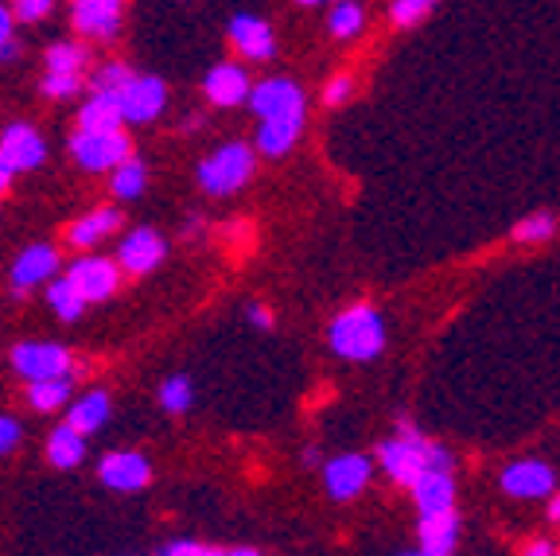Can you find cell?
<instances>
[{"instance_id":"25","label":"cell","mask_w":560,"mask_h":556,"mask_svg":"<svg viewBox=\"0 0 560 556\" xmlns=\"http://www.w3.org/2000/svg\"><path fill=\"white\" fill-rule=\"evenodd\" d=\"M105 417H109V397H105L102 390H94V393H86V397L79 401V405H74V409H70V425L79 428V432H97V428L105 425Z\"/></svg>"},{"instance_id":"18","label":"cell","mask_w":560,"mask_h":556,"mask_svg":"<svg viewBox=\"0 0 560 556\" xmlns=\"http://www.w3.org/2000/svg\"><path fill=\"white\" fill-rule=\"evenodd\" d=\"M97 475H102L105 487H114V490H140L152 478V467H149L144 455L117 452V455H105L102 467H97Z\"/></svg>"},{"instance_id":"21","label":"cell","mask_w":560,"mask_h":556,"mask_svg":"<svg viewBox=\"0 0 560 556\" xmlns=\"http://www.w3.org/2000/svg\"><path fill=\"white\" fill-rule=\"evenodd\" d=\"M55 265H59V257H55L51 245H32L27 253H20L16 269H12L16 292H27V288H35L39 280H47L55 273Z\"/></svg>"},{"instance_id":"31","label":"cell","mask_w":560,"mask_h":556,"mask_svg":"<svg viewBox=\"0 0 560 556\" xmlns=\"http://www.w3.org/2000/svg\"><path fill=\"white\" fill-rule=\"evenodd\" d=\"M432 9H436V0H394L389 20H394V27H417Z\"/></svg>"},{"instance_id":"12","label":"cell","mask_w":560,"mask_h":556,"mask_svg":"<svg viewBox=\"0 0 560 556\" xmlns=\"http://www.w3.org/2000/svg\"><path fill=\"white\" fill-rule=\"evenodd\" d=\"M117 262H121V269L132 273V277H144V273H152L164 262V238H160L156 230H132V234L121 238Z\"/></svg>"},{"instance_id":"34","label":"cell","mask_w":560,"mask_h":556,"mask_svg":"<svg viewBox=\"0 0 560 556\" xmlns=\"http://www.w3.org/2000/svg\"><path fill=\"white\" fill-rule=\"evenodd\" d=\"M350 94H354V74H335V79L324 86V97H319V102H324L327 109H335V105L350 102Z\"/></svg>"},{"instance_id":"43","label":"cell","mask_w":560,"mask_h":556,"mask_svg":"<svg viewBox=\"0 0 560 556\" xmlns=\"http://www.w3.org/2000/svg\"><path fill=\"white\" fill-rule=\"evenodd\" d=\"M549 522H560V490L549 495Z\"/></svg>"},{"instance_id":"28","label":"cell","mask_w":560,"mask_h":556,"mask_svg":"<svg viewBox=\"0 0 560 556\" xmlns=\"http://www.w3.org/2000/svg\"><path fill=\"white\" fill-rule=\"evenodd\" d=\"M86 304H90V300L79 292V288H74V280H70V277L55 280V285H51V308L59 312V320H79Z\"/></svg>"},{"instance_id":"42","label":"cell","mask_w":560,"mask_h":556,"mask_svg":"<svg viewBox=\"0 0 560 556\" xmlns=\"http://www.w3.org/2000/svg\"><path fill=\"white\" fill-rule=\"evenodd\" d=\"M300 463H304V467H324V455H319V448H304Z\"/></svg>"},{"instance_id":"4","label":"cell","mask_w":560,"mask_h":556,"mask_svg":"<svg viewBox=\"0 0 560 556\" xmlns=\"http://www.w3.org/2000/svg\"><path fill=\"white\" fill-rule=\"evenodd\" d=\"M502 495L517 498V502H549V495L557 490V471L545 460H514L502 467L499 475Z\"/></svg>"},{"instance_id":"19","label":"cell","mask_w":560,"mask_h":556,"mask_svg":"<svg viewBox=\"0 0 560 556\" xmlns=\"http://www.w3.org/2000/svg\"><path fill=\"white\" fill-rule=\"evenodd\" d=\"M121 24V0H74V27L82 35L114 39Z\"/></svg>"},{"instance_id":"1","label":"cell","mask_w":560,"mask_h":556,"mask_svg":"<svg viewBox=\"0 0 560 556\" xmlns=\"http://www.w3.org/2000/svg\"><path fill=\"white\" fill-rule=\"evenodd\" d=\"M377 467H382V475L389 478L394 487L409 490L424 471L455 467V463H452V452H447L440 440L424 436L417 425H409V420H397V432L377 443Z\"/></svg>"},{"instance_id":"15","label":"cell","mask_w":560,"mask_h":556,"mask_svg":"<svg viewBox=\"0 0 560 556\" xmlns=\"http://www.w3.org/2000/svg\"><path fill=\"white\" fill-rule=\"evenodd\" d=\"M202 94L214 105H222V109H230V105L249 102L254 82H249V74H245L237 62H219V67L207 74V82H202Z\"/></svg>"},{"instance_id":"24","label":"cell","mask_w":560,"mask_h":556,"mask_svg":"<svg viewBox=\"0 0 560 556\" xmlns=\"http://www.w3.org/2000/svg\"><path fill=\"white\" fill-rule=\"evenodd\" d=\"M552 234H557V215H552V210H534V215L517 218L514 230H510V238H514L517 245H541V242H549Z\"/></svg>"},{"instance_id":"2","label":"cell","mask_w":560,"mask_h":556,"mask_svg":"<svg viewBox=\"0 0 560 556\" xmlns=\"http://www.w3.org/2000/svg\"><path fill=\"white\" fill-rule=\"evenodd\" d=\"M327 347L342 362H374L385 350V320L374 304H350L327 327Z\"/></svg>"},{"instance_id":"8","label":"cell","mask_w":560,"mask_h":556,"mask_svg":"<svg viewBox=\"0 0 560 556\" xmlns=\"http://www.w3.org/2000/svg\"><path fill=\"white\" fill-rule=\"evenodd\" d=\"M459 533H464V518L459 510H440V513H420L417 522V553L424 556H452L459 548Z\"/></svg>"},{"instance_id":"10","label":"cell","mask_w":560,"mask_h":556,"mask_svg":"<svg viewBox=\"0 0 560 556\" xmlns=\"http://www.w3.org/2000/svg\"><path fill=\"white\" fill-rule=\"evenodd\" d=\"M230 44L242 59L249 62H269L277 55V39H272V27L261 16H234L230 20Z\"/></svg>"},{"instance_id":"47","label":"cell","mask_w":560,"mask_h":556,"mask_svg":"<svg viewBox=\"0 0 560 556\" xmlns=\"http://www.w3.org/2000/svg\"><path fill=\"white\" fill-rule=\"evenodd\" d=\"M327 4H339V0H327Z\"/></svg>"},{"instance_id":"20","label":"cell","mask_w":560,"mask_h":556,"mask_svg":"<svg viewBox=\"0 0 560 556\" xmlns=\"http://www.w3.org/2000/svg\"><path fill=\"white\" fill-rule=\"evenodd\" d=\"M125 109H121V90H94L79 114V129H121Z\"/></svg>"},{"instance_id":"46","label":"cell","mask_w":560,"mask_h":556,"mask_svg":"<svg viewBox=\"0 0 560 556\" xmlns=\"http://www.w3.org/2000/svg\"><path fill=\"white\" fill-rule=\"evenodd\" d=\"M296 4H304V9H315V4H327V0H296Z\"/></svg>"},{"instance_id":"27","label":"cell","mask_w":560,"mask_h":556,"mask_svg":"<svg viewBox=\"0 0 560 556\" xmlns=\"http://www.w3.org/2000/svg\"><path fill=\"white\" fill-rule=\"evenodd\" d=\"M70 382L67 378H44V382H32L27 385V401H32L39 413H55L67 401Z\"/></svg>"},{"instance_id":"45","label":"cell","mask_w":560,"mask_h":556,"mask_svg":"<svg viewBox=\"0 0 560 556\" xmlns=\"http://www.w3.org/2000/svg\"><path fill=\"white\" fill-rule=\"evenodd\" d=\"M0 59H16V44H12V39L9 44H0Z\"/></svg>"},{"instance_id":"7","label":"cell","mask_w":560,"mask_h":556,"mask_svg":"<svg viewBox=\"0 0 560 556\" xmlns=\"http://www.w3.org/2000/svg\"><path fill=\"white\" fill-rule=\"evenodd\" d=\"M12 366L27 382H44V378H67L70 374V355L55 343H20L12 350Z\"/></svg>"},{"instance_id":"14","label":"cell","mask_w":560,"mask_h":556,"mask_svg":"<svg viewBox=\"0 0 560 556\" xmlns=\"http://www.w3.org/2000/svg\"><path fill=\"white\" fill-rule=\"evenodd\" d=\"M455 467H432L417 478L409 487L412 506L417 513H440V510H452L455 506Z\"/></svg>"},{"instance_id":"37","label":"cell","mask_w":560,"mask_h":556,"mask_svg":"<svg viewBox=\"0 0 560 556\" xmlns=\"http://www.w3.org/2000/svg\"><path fill=\"white\" fill-rule=\"evenodd\" d=\"M20 443V425L9 417H0V452H12Z\"/></svg>"},{"instance_id":"40","label":"cell","mask_w":560,"mask_h":556,"mask_svg":"<svg viewBox=\"0 0 560 556\" xmlns=\"http://www.w3.org/2000/svg\"><path fill=\"white\" fill-rule=\"evenodd\" d=\"M12 20H16V12L0 4V44H9L12 39Z\"/></svg>"},{"instance_id":"41","label":"cell","mask_w":560,"mask_h":556,"mask_svg":"<svg viewBox=\"0 0 560 556\" xmlns=\"http://www.w3.org/2000/svg\"><path fill=\"white\" fill-rule=\"evenodd\" d=\"M525 553H529V556H552V553H557V545H552V541H529V545H525Z\"/></svg>"},{"instance_id":"35","label":"cell","mask_w":560,"mask_h":556,"mask_svg":"<svg viewBox=\"0 0 560 556\" xmlns=\"http://www.w3.org/2000/svg\"><path fill=\"white\" fill-rule=\"evenodd\" d=\"M129 79H132V70H129V67H121V62H109V67L97 70L94 90H121Z\"/></svg>"},{"instance_id":"39","label":"cell","mask_w":560,"mask_h":556,"mask_svg":"<svg viewBox=\"0 0 560 556\" xmlns=\"http://www.w3.org/2000/svg\"><path fill=\"white\" fill-rule=\"evenodd\" d=\"M249 320H254V327H261V331L272 327V312H269V308H261V304H249Z\"/></svg>"},{"instance_id":"13","label":"cell","mask_w":560,"mask_h":556,"mask_svg":"<svg viewBox=\"0 0 560 556\" xmlns=\"http://www.w3.org/2000/svg\"><path fill=\"white\" fill-rule=\"evenodd\" d=\"M67 277L74 280V288H79V292L86 296L90 304H94V300H105V296H114L117 280H121V265L105 262V257H82V262L70 265Z\"/></svg>"},{"instance_id":"23","label":"cell","mask_w":560,"mask_h":556,"mask_svg":"<svg viewBox=\"0 0 560 556\" xmlns=\"http://www.w3.org/2000/svg\"><path fill=\"white\" fill-rule=\"evenodd\" d=\"M82 440H86V432H79V428L70 425V420L62 428H55L51 443H47V455H51L55 467H62V471L79 467L82 455H86V443H82Z\"/></svg>"},{"instance_id":"5","label":"cell","mask_w":560,"mask_h":556,"mask_svg":"<svg viewBox=\"0 0 560 556\" xmlns=\"http://www.w3.org/2000/svg\"><path fill=\"white\" fill-rule=\"evenodd\" d=\"M70 152L86 172H109L129 160V137L117 129H79V137L70 140Z\"/></svg>"},{"instance_id":"11","label":"cell","mask_w":560,"mask_h":556,"mask_svg":"<svg viewBox=\"0 0 560 556\" xmlns=\"http://www.w3.org/2000/svg\"><path fill=\"white\" fill-rule=\"evenodd\" d=\"M164 102H167V90L160 79H137V74H132L121 86L125 121H132V125H144V121H152V117H160Z\"/></svg>"},{"instance_id":"17","label":"cell","mask_w":560,"mask_h":556,"mask_svg":"<svg viewBox=\"0 0 560 556\" xmlns=\"http://www.w3.org/2000/svg\"><path fill=\"white\" fill-rule=\"evenodd\" d=\"M47 157L44 148V137L35 129H27V125H12L9 132H4V140H0V160L12 167V172H27V167H39Z\"/></svg>"},{"instance_id":"33","label":"cell","mask_w":560,"mask_h":556,"mask_svg":"<svg viewBox=\"0 0 560 556\" xmlns=\"http://www.w3.org/2000/svg\"><path fill=\"white\" fill-rule=\"evenodd\" d=\"M82 62H86V51L74 44H59L47 51V67L51 70H82Z\"/></svg>"},{"instance_id":"3","label":"cell","mask_w":560,"mask_h":556,"mask_svg":"<svg viewBox=\"0 0 560 556\" xmlns=\"http://www.w3.org/2000/svg\"><path fill=\"white\" fill-rule=\"evenodd\" d=\"M254 179V148L230 140L199 164V183L207 195H234Z\"/></svg>"},{"instance_id":"9","label":"cell","mask_w":560,"mask_h":556,"mask_svg":"<svg viewBox=\"0 0 560 556\" xmlns=\"http://www.w3.org/2000/svg\"><path fill=\"white\" fill-rule=\"evenodd\" d=\"M249 109L257 117H284V114H307V97L296 82L289 79H265L249 94Z\"/></svg>"},{"instance_id":"16","label":"cell","mask_w":560,"mask_h":556,"mask_svg":"<svg viewBox=\"0 0 560 556\" xmlns=\"http://www.w3.org/2000/svg\"><path fill=\"white\" fill-rule=\"evenodd\" d=\"M300 132H304V114L261 117V129H257L254 148L261 152V157L280 160V157H289L292 152V144L300 140Z\"/></svg>"},{"instance_id":"32","label":"cell","mask_w":560,"mask_h":556,"mask_svg":"<svg viewBox=\"0 0 560 556\" xmlns=\"http://www.w3.org/2000/svg\"><path fill=\"white\" fill-rule=\"evenodd\" d=\"M82 90V79H79V70H51L44 82V94L47 97H70V94H79Z\"/></svg>"},{"instance_id":"44","label":"cell","mask_w":560,"mask_h":556,"mask_svg":"<svg viewBox=\"0 0 560 556\" xmlns=\"http://www.w3.org/2000/svg\"><path fill=\"white\" fill-rule=\"evenodd\" d=\"M12 175H16V172H12V167H9V164H4V160H0V192H9V183H12Z\"/></svg>"},{"instance_id":"26","label":"cell","mask_w":560,"mask_h":556,"mask_svg":"<svg viewBox=\"0 0 560 556\" xmlns=\"http://www.w3.org/2000/svg\"><path fill=\"white\" fill-rule=\"evenodd\" d=\"M335 39H359L362 27H366V9H362L359 0H339L331 9V20H327Z\"/></svg>"},{"instance_id":"22","label":"cell","mask_w":560,"mask_h":556,"mask_svg":"<svg viewBox=\"0 0 560 556\" xmlns=\"http://www.w3.org/2000/svg\"><path fill=\"white\" fill-rule=\"evenodd\" d=\"M121 227V215L117 210H109V207H102V210H94V215H86V218H79L74 227H70V245H79V250H90L94 242H102L105 234H114V230Z\"/></svg>"},{"instance_id":"30","label":"cell","mask_w":560,"mask_h":556,"mask_svg":"<svg viewBox=\"0 0 560 556\" xmlns=\"http://www.w3.org/2000/svg\"><path fill=\"white\" fill-rule=\"evenodd\" d=\"M160 405H164L167 413H175V417L191 409V378H184V374L167 378V382L160 385Z\"/></svg>"},{"instance_id":"29","label":"cell","mask_w":560,"mask_h":556,"mask_svg":"<svg viewBox=\"0 0 560 556\" xmlns=\"http://www.w3.org/2000/svg\"><path fill=\"white\" fill-rule=\"evenodd\" d=\"M144 164L140 160H125V164L114 167V195H121V199H137L140 192H144Z\"/></svg>"},{"instance_id":"38","label":"cell","mask_w":560,"mask_h":556,"mask_svg":"<svg viewBox=\"0 0 560 556\" xmlns=\"http://www.w3.org/2000/svg\"><path fill=\"white\" fill-rule=\"evenodd\" d=\"M167 553H172V556H210L214 548L195 545V541H175V545H167Z\"/></svg>"},{"instance_id":"6","label":"cell","mask_w":560,"mask_h":556,"mask_svg":"<svg viewBox=\"0 0 560 556\" xmlns=\"http://www.w3.org/2000/svg\"><path fill=\"white\" fill-rule=\"evenodd\" d=\"M374 478V460L359 452H342L324 463V487L335 502H354Z\"/></svg>"},{"instance_id":"36","label":"cell","mask_w":560,"mask_h":556,"mask_svg":"<svg viewBox=\"0 0 560 556\" xmlns=\"http://www.w3.org/2000/svg\"><path fill=\"white\" fill-rule=\"evenodd\" d=\"M51 4L55 0H16L12 12H16V20H44L51 12Z\"/></svg>"}]
</instances>
